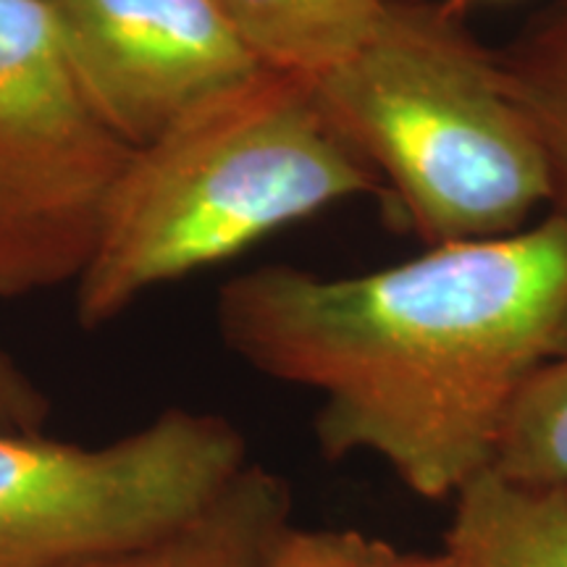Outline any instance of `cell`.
<instances>
[{
    "label": "cell",
    "instance_id": "obj_1",
    "mask_svg": "<svg viewBox=\"0 0 567 567\" xmlns=\"http://www.w3.org/2000/svg\"><path fill=\"white\" fill-rule=\"evenodd\" d=\"M218 331L258 373L321 394L326 460L379 457L421 499L492 467L517 392L567 347V221L429 247L360 276L264 266L218 292Z\"/></svg>",
    "mask_w": 567,
    "mask_h": 567
},
{
    "label": "cell",
    "instance_id": "obj_2",
    "mask_svg": "<svg viewBox=\"0 0 567 567\" xmlns=\"http://www.w3.org/2000/svg\"><path fill=\"white\" fill-rule=\"evenodd\" d=\"M375 193V176L329 130L308 84L260 69L134 151L76 279V321L105 326L161 284Z\"/></svg>",
    "mask_w": 567,
    "mask_h": 567
},
{
    "label": "cell",
    "instance_id": "obj_3",
    "mask_svg": "<svg viewBox=\"0 0 567 567\" xmlns=\"http://www.w3.org/2000/svg\"><path fill=\"white\" fill-rule=\"evenodd\" d=\"M302 82L429 247L505 237L549 208L547 161L499 55L450 6L389 0L360 51Z\"/></svg>",
    "mask_w": 567,
    "mask_h": 567
},
{
    "label": "cell",
    "instance_id": "obj_4",
    "mask_svg": "<svg viewBox=\"0 0 567 567\" xmlns=\"http://www.w3.org/2000/svg\"><path fill=\"white\" fill-rule=\"evenodd\" d=\"M224 415L172 408L103 446L0 434V567H80L210 507L250 465Z\"/></svg>",
    "mask_w": 567,
    "mask_h": 567
},
{
    "label": "cell",
    "instance_id": "obj_5",
    "mask_svg": "<svg viewBox=\"0 0 567 567\" xmlns=\"http://www.w3.org/2000/svg\"><path fill=\"white\" fill-rule=\"evenodd\" d=\"M132 155L84 97L40 0H0V297L76 284Z\"/></svg>",
    "mask_w": 567,
    "mask_h": 567
},
{
    "label": "cell",
    "instance_id": "obj_6",
    "mask_svg": "<svg viewBox=\"0 0 567 567\" xmlns=\"http://www.w3.org/2000/svg\"><path fill=\"white\" fill-rule=\"evenodd\" d=\"M40 3L87 103L134 151L264 69L218 0Z\"/></svg>",
    "mask_w": 567,
    "mask_h": 567
},
{
    "label": "cell",
    "instance_id": "obj_7",
    "mask_svg": "<svg viewBox=\"0 0 567 567\" xmlns=\"http://www.w3.org/2000/svg\"><path fill=\"white\" fill-rule=\"evenodd\" d=\"M444 549L457 567H567V484L481 473L452 499Z\"/></svg>",
    "mask_w": 567,
    "mask_h": 567
},
{
    "label": "cell",
    "instance_id": "obj_8",
    "mask_svg": "<svg viewBox=\"0 0 567 567\" xmlns=\"http://www.w3.org/2000/svg\"><path fill=\"white\" fill-rule=\"evenodd\" d=\"M292 486L250 463L200 515L142 547L80 567H258L292 526Z\"/></svg>",
    "mask_w": 567,
    "mask_h": 567
},
{
    "label": "cell",
    "instance_id": "obj_9",
    "mask_svg": "<svg viewBox=\"0 0 567 567\" xmlns=\"http://www.w3.org/2000/svg\"><path fill=\"white\" fill-rule=\"evenodd\" d=\"M264 69L308 76L337 66L379 30L389 0H218Z\"/></svg>",
    "mask_w": 567,
    "mask_h": 567
},
{
    "label": "cell",
    "instance_id": "obj_10",
    "mask_svg": "<svg viewBox=\"0 0 567 567\" xmlns=\"http://www.w3.org/2000/svg\"><path fill=\"white\" fill-rule=\"evenodd\" d=\"M499 55L549 172V213L567 221V0H549Z\"/></svg>",
    "mask_w": 567,
    "mask_h": 567
},
{
    "label": "cell",
    "instance_id": "obj_11",
    "mask_svg": "<svg viewBox=\"0 0 567 567\" xmlns=\"http://www.w3.org/2000/svg\"><path fill=\"white\" fill-rule=\"evenodd\" d=\"M488 471L520 484H567V347L517 392Z\"/></svg>",
    "mask_w": 567,
    "mask_h": 567
},
{
    "label": "cell",
    "instance_id": "obj_12",
    "mask_svg": "<svg viewBox=\"0 0 567 567\" xmlns=\"http://www.w3.org/2000/svg\"><path fill=\"white\" fill-rule=\"evenodd\" d=\"M258 567H457L450 551L400 549L352 528L289 526Z\"/></svg>",
    "mask_w": 567,
    "mask_h": 567
},
{
    "label": "cell",
    "instance_id": "obj_13",
    "mask_svg": "<svg viewBox=\"0 0 567 567\" xmlns=\"http://www.w3.org/2000/svg\"><path fill=\"white\" fill-rule=\"evenodd\" d=\"M51 417V400L0 347V434H38Z\"/></svg>",
    "mask_w": 567,
    "mask_h": 567
}]
</instances>
